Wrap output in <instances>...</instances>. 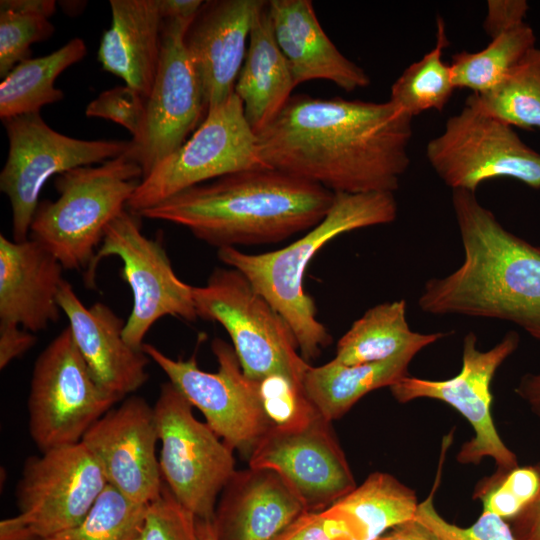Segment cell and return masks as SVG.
<instances>
[{
	"mask_svg": "<svg viewBox=\"0 0 540 540\" xmlns=\"http://www.w3.org/2000/svg\"><path fill=\"white\" fill-rule=\"evenodd\" d=\"M411 121L390 101L295 94L256 136L271 168L333 193H394L410 165Z\"/></svg>",
	"mask_w": 540,
	"mask_h": 540,
	"instance_id": "cell-1",
	"label": "cell"
},
{
	"mask_svg": "<svg viewBox=\"0 0 540 540\" xmlns=\"http://www.w3.org/2000/svg\"><path fill=\"white\" fill-rule=\"evenodd\" d=\"M452 207L464 258L425 282L420 309L512 322L540 342V247L503 227L474 192L452 190Z\"/></svg>",
	"mask_w": 540,
	"mask_h": 540,
	"instance_id": "cell-2",
	"label": "cell"
},
{
	"mask_svg": "<svg viewBox=\"0 0 540 540\" xmlns=\"http://www.w3.org/2000/svg\"><path fill=\"white\" fill-rule=\"evenodd\" d=\"M335 193L274 168L250 169L193 186L140 217L187 228L219 248L276 243L318 225Z\"/></svg>",
	"mask_w": 540,
	"mask_h": 540,
	"instance_id": "cell-3",
	"label": "cell"
},
{
	"mask_svg": "<svg viewBox=\"0 0 540 540\" xmlns=\"http://www.w3.org/2000/svg\"><path fill=\"white\" fill-rule=\"evenodd\" d=\"M393 193H335L325 218L305 235L274 251L248 254L236 247L219 248V260L240 271L288 323L302 358L316 359L332 338L317 319L313 298L303 287L305 271L317 252L339 235L389 224L397 217Z\"/></svg>",
	"mask_w": 540,
	"mask_h": 540,
	"instance_id": "cell-4",
	"label": "cell"
},
{
	"mask_svg": "<svg viewBox=\"0 0 540 540\" xmlns=\"http://www.w3.org/2000/svg\"><path fill=\"white\" fill-rule=\"evenodd\" d=\"M142 177L141 166L127 153L56 176L58 197L39 202L29 238L52 253L64 270L86 272L107 227L126 210Z\"/></svg>",
	"mask_w": 540,
	"mask_h": 540,
	"instance_id": "cell-5",
	"label": "cell"
},
{
	"mask_svg": "<svg viewBox=\"0 0 540 540\" xmlns=\"http://www.w3.org/2000/svg\"><path fill=\"white\" fill-rule=\"evenodd\" d=\"M193 299L198 318L225 328L248 379L282 377L303 390L311 365L288 323L240 271L216 268L204 286L193 287Z\"/></svg>",
	"mask_w": 540,
	"mask_h": 540,
	"instance_id": "cell-6",
	"label": "cell"
},
{
	"mask_svg": "<svg viewBox=\"0 0 540 540\" xmlns=\"http://www.w3.org/2000/svg\"><path fill=\"white\" fill-rule=\"evenodd\" d=\"M107 485L82 443L29 457L16 487L18 514L0 523V540H46L77 526Z\"/></svg>",
	"mask_w": 540,
	"mask_h": 540,
	"instance_id": "cell-7",
	"label": "cell"
},
{
	"mask_svg": "<svg viewBox=\"0 0 540 540\" xmlns=\"http://www.w3.org/2000/svg\"><path fill=\"white\" fill-rule=\"evenodd\" d=\"M271 168L234 92L209 107L203 122L176 151L143 177L127 208L139 214L193 186L235 172Z\"/></svg>",
	"mask_w": 540,
	"mask_h": 540,
	"instance_id": "cell-8",
	"label": "cell"
},
{
	"mask_svg": "<svg viewBox=\"0 0 540 540\" xmlns=\"http://www.w3.org/2000/svg\"><path fill=\"white\" fill-rule=\"evenodd\" d=\"M118 401L98 384L67 326L34 363L27 398L29 435L40 452L77 444Z\"/></svg>",
	"mask_w": 540,
	"mask_h": 540,
	"instance_id": "cell-9",
	"label": "cell"
},
{
	"mask_svg": "<svg viewBox=\"0 0 540 540\" xmlns=\"http://www.w3.org/2000/svg\"><path fill=\"white\" fill-rule=\"evenodd\" d=\"M9 149L0 173V190L10 203L12 239L29 238L40 192L52 176L101 164L128 152L131 140H84L52 129L40 112L2 120Z\"/></svg>",
	"mask_w": 540,
	"mask_h": 540,
	"instance_id": "cell-10",
	"label": "cell"
},
{
	"mask_svg": "<svg viewBox=\"0 0 540 540\" xmlns=\"http://www.w3.org/2000/svg\"><path fill=\"white\" fill-rule=\"evenodd\" d=\"M164 484L197 518L212 521L218 498L235 469L233 449L193 415V406L171 382L153 406Z\"/></svg>",
	"mask_w": 540,
	"mask_h": 540,
	"instance_id": "cell-11",
	"label": "cell"
},
{
	"mask_svg": "<svg viewBox=\"0 0 540 540\" xmlns=\"http://www.w3.org/2000/svg\"><path fill=\"white\" fill-rule=\"evenodd\" d=\"M218 362L216 372L198 366L193 356L173 359L156 346L142 350L166 374L177 390L199 409L210 428L233 450L249 458L262 436L274 425L260 382L248 379L233 346L216 338L211 344Z\"/></svg>",
	"mask_w": 540,
	"mask_h": 540,
	"instance_id": "cell-12",
	"label": "cell"
},
{
	"mask_svg": "<svg viewBox=\"0 0 540 540\" xmlns=\"http://www.w3.org/2000/svg\"><path fill=\"white\" fill-rule=\"evenodd\" d=\"M122 262L121 277L131 289L133 305L125 321L123 337L142 350L151 327L165 316L196 320L193 287L175 273L163 244L142 233L140 216L124 210L107 227L89 268L85 283L94 287L96 270L107 257Z\"/></svg>",
	"mask_w": 540,
	"mask_h": 540,
	"instance_id": "cell-13",
	"label": "cell"
},
{
	"mask_svg": "<svg viewBox=\"0 0 540 540\" xmlns=\"http://www.w3.org/2000/svg\"><path fill=\"white\" fill-rule=\"evenodd\" d=\"M520 336L508 331L492 348H478L473 331L463 338L462 366L457 375L445 380H429L407 375L389 387L399 403L419 398L442 401L456 409L472 426L475 435L457 454L461 464H479L490 457L496 463L493 474L503 475L519 466L516 454L503 442L491 414V382L498 368L518 348Z\"/></svg>",
	"mask_w": 540,
	"mask_h": 540,
	"instance_id": "cell-14",
	"label": "cell"
},
{
	"mask_svg": "<svg viewBox=\"0 0 540 540\" xmlns=\"http://www.w3.org/2000/svg\"><path fill=\"white\" fill-rule=\"evenodd\" d=\"M426 157L452 190L476 191L485 181L508 177L540 189V154L503 121L465 103L426 146Z\"/></svg>",
	"mask_w": 540,
	"mask_h": 540,
	"instance_id": "cell-15",
	"label": "cell"
},
{
	"mask_svg": "<svg viewBox=\"0 0 540 540\" xmlns=\"http://www.w3.org/2000/svg\"><path fill=\"white\" fill-rule=\"evenodd\" d=\"M248 461L278 473L309 512L326 510L357 486L331 421L316 409L270 427Z\"/></svg>",
	"mask_w": 540,
	"mask_h": 540,
	"instance_id": "cell-16",
	"label": "cell"
},
{
	"mask_svg": "<svg viewBox=\"0 0 540 540\" xmlns=\"http://www.w3.org/2000/svg\"><path fill=\"white\" fill-rule=\"evenodd\" d=\"M191 23L163 19L158 71L141 128L126 152L139 163L143 177L182 146L207 114L202 84L184 41Z\"/></svg>",
	"mask_w": 540,
	"mask_h": 540,
	"instance_id": "cell-17",
	"label": "cell"
},
{
	"mask_svg": "<svg viewBox=\"0 0 540 540\" xmlns=\"http://www.w3.org/2000/svg\"><path fill=\"white\" fill-rule=\"evenodd\" d=\"M81 442L106 482L134 502L149 505L163 489L153 406L140 396L123 399L86 432Z\"/></svg>",
	"mask_w": 540,
	"mask_h": 540,
	"instance_id": "cell-18",
	"label": "cell"
},
{
	"mask_svg": "<svg viewBox=\"0 0 540 540\" xmlns=\"http://www.w3.org/2000/svg\"><path fill=\"white\" fill-rule=\"evenodd\" d=\"M263 0L204 1L185 34V46L199 75L207 108L234 93L247 40Z\"/></svg>",
	"mask_w": 540,
	"mask_h": 540,
	"instance_id": "cell-19",
	"label": "cell"
},
{
	"mask_svg": "<svg viewBox=\"0 0 540 540\" xmlns=\"http://www.w3.org/2000/svg\"><path fill=\"white\" fill-rule=\"evenodd\" d=\"M58 303L76 346L108 394L120 401L144 385L150 358L125 341L123 319L102 302L85 306L67 280L60 287Z\"/></svg>",
	"mask_w": 540,
	"mask_h": 540,
	"instance_id": "cell-20",
	"label": "cell"
},
{
	"mask_svg": "<svg viewBox=\"0 0 540 540\" xmlns=\"http://www.w3.org/2000/svg\"><path fill=\"white\" fill-rule=\"evenodd\" d=\"M308 512L273 470H239L222 490L212 525L217 540H276Z\"/></svg>",
	"mask_w": 540,
	"mask_h": 540,
	"instance_id": "cell-21",
	"label": "cell"
},
{
	"mask_svg": "<svg viewBox=\"0 0 540 540\" xmlns=\"http://www.w3.org/2000/svg\"><path fill=\"white\" fill-rule=\"evenodd\" d=\"M63 270L58 259L37 241H14L1 234L0 323L37 333L57 322Z\"/></svg>",
	"mask_w": 540,
	"mask_h": 540,
	"instance_id": "cell-22",
	"label": "cell"
},
{
	"mask_svg": "<svg viewBox=\"0 0 540 540\" xmlns=\"http://www.w3.org/2000/svg\"><path fill=\"white\" fill-rule=\"evenodd\" d=\"M267 11L296 86L321 79L352 92L370 84L368 74L326 35L310 0H270Z\"/></svg>",
	"mask_w": 540,
	"mask_h": 540,
	"instance_id": "cell-23",
	"label": "cell"
},
{
	"mask_svg": "<svg viewBox=\"0 0 540 540\" xmlns=\"http://www.w3.org/2000/svg\"><path fill=\"white\" fill-rule=\"evenodd\" d=\"M112 21L98 49L102 68L147 98L160 62L159 0H110Z\"/></svg>",
	"mask_w": 540,
	"mask_h": 540,
	"instance_id": "cell-24",
	"label": "cell"
},
{
	"mask_svg": "<svg viewBox=\"0 0 540 540\" xmlns=\"http://www.w3.org/2000/svg\"><path fill=\"white\" fill-rule=\"evenodd\" d=\"M295 87L287 60L276 42L266 3L252 26L234 88L255 133L282 110Z\"/></svg>",
	"mask_w": 540,
	"mask_h": 540,
	"instance_id": "cell-25",
	"label": "cell"
},
{
	"mask_svg": "<svg viewBox=\"0 0 540 540\" xmlns=\"http://www.w3.org/2000/svg\"><path fill=\"white\" fill-rule=\"evenodd\" d=\"M449 334L412 331L406 301L384 302L369 308L351 325L339 339L333 359L344 365L385 361L406 352L418 353Z\"/></svg>",
	"mask_w": 540,
	"mask_h": 540,
	"instance_id": "cell-26",
	"label": "cell"
},
{
	"mask_svg": "<svg viewBox=\"0 0 540 540\" xmlns=\"http://www.w3.org/2000/svg\"><path fill=\"white\" fill-rule=\"evenodd\" d=\"M416 355L406 352L385 361L358 365H344L332 359L321 366H310L303 379V391L314 408L332 422L367 393L390 387L409 375V365Z\"/></svg>",
	"mask_w": 540,
	"mask_h": 540,
	"instance_id": "cell-27",
	"label": "cell"
},
{
	"mask_svg": "<svg viewBox=\"0 0 540 540\" xmlns=\"http://www.w3.org/2000/svg\"><path fill=\"white\" fill-rule=\"evenodd\" d=\"M419 503L414 490L393 475L377 471L324 511L342 520L353 540H376L413 519Z\"/></svg>",
	"mask_w": 540,
	"mask_h": 540,
	"instance_id": "cell-28",
	"label": "cell"
},
{
	"mask_svg": "<svg viewBox=\"0 0 540 540\" xmlns=\"http://www.w3.org/2000/svg\"><path fill=\"white\" fill-rule=\"evenodd\" d=\"M87 54L83 39L74 37L54 52L17 64L0 83V118L40 112L61 101L64 93L54 86L57 77Z\"/></svg>",
	"mask_w": 540,
	"mask_h": 540,
	"instance_id": "cell-29",
	"label": "cell"
},
{
	"mask_svg": "<svg viewBox=\"0 0 540 540\" xmlns=\"http://www.w3.org/2000/svg\"><path fill=\"white\" fill-rule=\"evenodd\" d=\"M465 103L511 127L540 128V48L531 49L494 87L469 95Z\"/></svg>",
	"mask_w": 540,
	"mask_h": 540,
	"instance_id": "cell-30",
	"label": "cell"
},
{
	"mask_svg": "<svg viewBox=\"0 0 540 540\" xmlns=\"http://www.w3.org/2000/svg\"><path fill=\"white\" fill-rule=\"evenodd\" d=\"M436 25L434 48L408 66L391 86L389 101L412 118L427 110H443L455 89L450 64L442 59L449 42L441 17Z\"/></svg>",
	"mask_w": 540,
	"mask_h": 540,
	"instance_id": "cell-31",
	"label": "cell"
},
{
	"mask_svg": "<svg viewBox=\"0 0 540 540\" xmlns=\"http://www.w3.org/2000/svg\"><path fill=\"white\" fill-rule=\"evenodd\" d=\"M535 43L534 31L522 23L495 36L480 51L452 55L450 67L455 88H467L474 94L490 90L536 47Z\"/></svg>",
	"mask_w": 540,
	"mask_h": 540,
	"instance_id": "cell-32",
	"label": "cell"
},
{
	"mask_svg": "<svg viewBox=\"0 0 540 540\" xmlns=\"http://www.w3.org/2000/svg\"><path fill=\"white\" fill-rule=\"evenodd\" d=\"M147 508L107 484L77 526L46 540H139Z\"/></svg>",
	"mask_w": 540,
	"mask_h": 540,
	"instance_id": "cell-33",
	"label": "cell"
},
{
	"mask_svg": "<svg viewBox=\"0 0 540 540\" xmlns=\"http://www.w3.org/2000/svg\"><path fill=\"white\" fill-rule=\"evenodd\" d=\"M54 30L44 15L0 10V77L30 58L31 45L49 39Z\"/></svg>",
	"mask_w": 540,
	"mask_h": 540,
	"instance_id": "cell-34",
	"label": "cell"
},
{
	"mask_svg": "<svg viewBox=\"0 0 540 540\" xmlns=\"http://www.w3.org/2000/svg\"><path fill=\"white\" fill-rule=\"evenodd\" d=\"M419 503L415 517L431 528L441 540H518L510 524L501 517L488 512H482L476 521L462 527L446 520L436 510L434 492Z\"/></svg>",
	"mask_w": 540,
	"mask_h": 540,
	"instance_id": "cell-35",
	"label": "cell"
},
{
	"mask_svg": "<svg viewBox=\"0 0 540 540\" xmlns=\"http://www.w3.org/2000/svg\"><path fill=\"white\" fill-rule=\"evenodd\" d=\"M139 540H200L197 517L164 484L160 496L148 505Z\"/></svg>",
	"mask_w": 540,
	"mask_h": 540,
	"instance_id": "cell-36",
	"label": "cell"
},
{
	"mask_svg": "<svg viewBox=\"0 0 540 540\" xmlns=\"http://www.w3.org/2000/svg\"><path fill=\"white\" fill-rule=\"evenodd\" d=\"M146 98L127 85L100 93L85 109L87 117L103 118L123 126L135 137L142 125Z\"/></svg>",
	"mask_w": 540,
	"mask_h": 540,
	"instance_id": "cell-37",
	"label": "cell"
},
{
	"mask_svg": "<svg viewBox=\"0 0 540 540\" xmlns=\"http://www.w3.org/2000/svg\"><path fill=\"white\" fill-rule=\"evenodd\" d=\"M276 540H353L347 525L325 511L306 512Z\"/></svg>",
	"mask_w": 540,
	"mask_h": 540,
	"instance_id": "cell-38",
	"label": "cell"
},
{
	"mask_svg": "<svg viewBox=\"0 0 540 540\" xmlns=\"http://www.w3.org/2000/svg\"><path fill=\"white\" fill-rule=\"evenodd\" d=\"M529 6L525 0H489L483 23L485 32L492 38L523 22Z\"/></svg>",
	"mask_w": 540,
	"mask_h": 540,
	"instance_id": "cell-39",
	"label": "cell"
},
{
	"mask_svg": "<svg viewBox=\"0 0 540 540\" xmlns=\"http://www.w3.org/2000/svg\"><path fill=\"white\" fill-rule=\"evenodd\" d=\"M481 482L485 484H500L525 507L538 491L540 470L532 466H518L503 475L492 474Z\"/></svg>",
	"mask_w": 540,
	"mask_h": 540,
	"instance_id": "cell-40",
	"label": "cell"
},
{
	"mask_svg": "<svg viewBox=\"0 0 540 540\" xmlns=\"http://www.w3.org/2000/svg\"><path fill=\"white\" fill-rule=\"evenodd\" d=\"M36 342L35 333L18 325L0 323V369L24 355Z\"/></svg>",
	"mask_w": 540,
	"mask_h": 540,
	"instance_id": "cell-41",
	"label": "cell"
},
{
	"mask_svg": "<svg viewBox=\"0 0 540 540\" xmlns=\"http://www.w3.org/2000/svg\"><path fill=\"white\" fill-rule=\"evenodd\" d=\"M518 540H540V485L534 498L511 520Z\"/></svg>",
	"mask_w": 540,
	"mask_h": 540,
	"instance_id": "cell-42",
	"label": "cell"
},
{
	"mask_svg": "<svg viewBox=\"0 0 540 540\" xmlns=\"http://www.w3.org/2000/svg\"><path fill=\"white\" fill-rule=\"evenodd\" d=\"M376 540H441L439 536L416 517L403 522Z\"/></svg>",
	"mask_w": 540,
	"mask_h": 540,
	"instance_id": "cell-43",
	"label": "cell"
},
{
	"mask_svg": "<svg viewBox=\"0 0 540 540\" xmlns=\"http://www.w3.org/2000/svg\"><path fill=\"white\" fill-rule=\"evenodd\" d=\"M204 1L202 0H159L163 19H179L193 22Z\"/></svg>",
	"mask_w": 540,
	"mask_h": 540,
	"instance_id": "cell-44",
	"label": "cell"
},
{
	"mask_svg": "<svg viewBox=\"0 0 540 540\" xmlns=\"http://www.w3.org/2000/svg\"><path fill=\"white\" fill-rule=\"evenodd\" d=\"M515 393L524 400L531 411L540 416V373H526L519 380Z\"/></svg>",
	"mask_w": 540,
	"mask_h": 540,
	"instance_id": "cell-45",
	"label": "cell"
},
{
	"mask_svg": "<svg viewBox=\"0 0 540 540\" xmlns=\"http://www.w3.org/2000/svg\"><path fill=\"white\" fill-rule=\"evenodd\" d=\"M54 0H1L0 10L41 14L51 17L56 12Z\"/></svg>",
	"mask_w": 540,
	"mask_h": 540,
	"instance_id": "cell-46",
	"label": "cell"
},
{
	"mask_svg": "<svg viewBox=\"0 0 540 540\" xmlns=\"http://www.w3.org/2000/svg\"><path fill=\"white\" fill-rule=\"evenodd\" d=\"M197 531L200 540H217L211 521L197 518Z\"/></svg>",
	"mask_w": 540,
	"mask_h": 540,
	"instance_id": "cell-47",
	"label": "cell"
},
{
	"mask_svg": "<svg viewBox=\"0 0 540 540\" xmlns=\"http://www.w3.org/2000/svg\"><path fill=\"white\" fill-rule=\"evenodd\" d=\"M62 7H72L68 12L69 15H76L84 9L86 1H61Z\"/></svg>",
	"mask_w": 540,
	"mask_h": 540,
	"instance_id": "cell-48",
	"label": "cell"
}]
</instances>
